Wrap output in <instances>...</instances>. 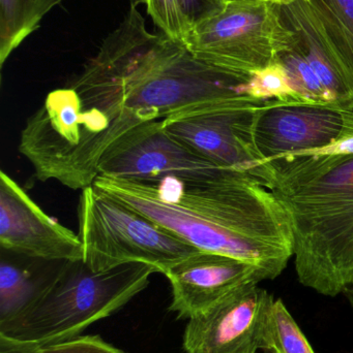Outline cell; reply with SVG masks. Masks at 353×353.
<instances>
[{
    "instance_id": "obj_1",
    "label": "cell",
    "mask_w": 353,
    "mask_h": 353,
    "mask_svg": "<svg viewBox=\"0 0 353 353\" xmlns=\"http://www.w3.org/2000/svg\"><path fill=\"white\" fill-rule=\"evenodd\" d=\"M93 186L201 251L234 257L279 277L294 257L289 216L246 172L213 182H137L99 176Z\"/></svg>"
},
{
    "instance_id": "obj_2",
    "label": "cell",
    "mask_w": 353,
    "mask_h": 353,
    "mask_svg": "<svg viewBox=\"0 0 353 353\" xmlns=\"http://www.w3.org/2000/svg\"><path fill=\"white\" fill-rule=\"evenodd\" d=\"M249 174L289 216L300 283L325 296L352 286L353 154L284 155Z\"/></svg>"
},
{
    "instance_id": "obj_3",
    "label": "cell",
    "mask_w": 353,
    "mask_h": 353,
    "mask_svg": "<svg viewBox=\"0 0 353 353\" xmlns=\"http://www.w3.org/2000/svg\"><path fill=\"white\" fill-rule=\"evenodd\" d=\"M120 62L124 105L149 120L233 105H259L245 93L248 81L195 57L184 43L149 32L131 6L110 33Z\"/></svg>"
},
{
    "instance_id": "obj_4",
    "label": "cell",
    "mask_w": 353,
    "mask_h": 353,
    "mask_svg": "<svg viewBox=\"0 0 353 353\" xmlns=\"http://www.w3.org/2000/svg\"><path fill=\"white\" fill-rule=\"evenodd\" d=\"M147 121L124 105L120 92L72 83L50 92L27 119L19 151L39 180L82 191L93 186L108 150Z\"/></svg>"
},
{
    "instance_id": "obj_5",
    "label": "cell",
    "mask_w": 353,
    "mask_h": 353,
    "mask_svg": "<svg viewBox=\"0 0 353 353\" xmlns=\"http://www.w3.org/2000/svg\"><path fill=\"white\" fill-rule=\"evenodd\" d=\"M155 273L145 263L95 272L83 259L62 261L29 306L0 325V334L41 347L79 337L145 290Z\"/></svg>"
},
{
    "instance_id": "obj_6",
    "label": "cell",
    "mask_w": 353,
    "mask_h": 353,
    "mask_svg": "<svg viewBox=\"0 0 353 353\" xmlns=\"http://www.w3.org/2000/svg\"><path fill=\"white\" fill-rule=\"evenodd\" d=\"M78 222L83 261L95 272L145 263L165 275L201 251L93 185L81 192Z\"/></svg>"
},
{
    "instance_id": "obj_7",
    "label": "cell",
    "mask_w": 353,
    "mask_h": 353,
    "mask_svg": "<svg viewBox=\"0 0 353 353\" xmlns=\"http://www.w3.org/2000/svg\"><path fill=\"white\" fill-rule=\"evenodd\" d=\"M292 43L294 33L273 0H228L193 26L184 41L201 61L245 81L277 61Z\"/></svg>"
},
{
    "instance_id": "obj_8",
    "label": "cell",
    "mask_w": 353,
    "mask_h": 353,
    "mask_svg": "<svg viewBox=\"0 0 353 353\" xmlns=\"http://www.w3.org/2000/svg\"><path fill=\"white\" fill-rule=\"evenodd\" d=\"M236 172L240 171L218 167L189 150L164 130L162 120L133 128L108 150L99 167V176L144 183L213 182Z\"/></svg>"
},
{
    "instance_id": "obj_9",
    "label": "cell",
    "mask_w": 353,
    "mask_h": 353,
    "mask_svg": "<svg viewBox=\"0 0 353 353\" xmlns=\"http://www.w3.org/2000/svg\"><path fill=\"white\" fill-rule=\"evenodd\" d=\"M263 103L189 112L162 119V125L171 138L209 163L250 173L261 161L254 120Z\"/></svg>"
},
{
    "instance_id": "obj_10",
    "label": "cell",
    "mask_w": 353,
    "mask_h": 353,
    "mask_svg": "<svg viewBox=\"0 0 353 353\" xmlns=\"http://www.w3.org/2000/svg\"><path fill=\"white\" fill-rule=\"evenodd\" d=\"M274 296L252 283L189 319L186 353H258L259 336Z\"/></svg>"
},
{
    "instance_id": "obj_11",
    "label": "cell",
    "mask_w": 353,
    "mask_h": 353,
    "mask_svg": "<svg viewBox=\"0 0 353 353\" xmlns=\"http://www.w3.org/2000/svg\"><path fill=\"white\" fill-rule=\"evenodd\" d=\"M0 244L6 250L31 259H83L78 234L48 216L3 171L0 173Z\"/></svg>"
},
{
    "instance_id": "obj_12",
    "label": "cell",
    "mask_w": 353,
    "mask_h": 353,
    "mask_svg": "<svg viewBox=\"0 0 353 353\" xmlns=\"http://www.w3.org/2000/svg\"><path fill=\"white\" fill-rule=\"evenodd\" d=\"M343 124V114L335 110L265 101L255 115V146L261 161L315 150L333 144Z\"/></svg>"
},
{
    "instance_id": "obj_13",
    "label": "cell",
    "mask_w": 353,
    "mask_h": 353,
    "mask_svg": "<svg viewBox=\"0 0 353 353\" xmlns=\"http://www.w3.org/2000/svg\"><path fill=\"white\" fill-rule=\"evenodd\" d=\"M165 276L171 284L170 311L182 319L204 312L238 288L267 280L250 263L207 251L180 261Z\"/></svg>"
},
{
    "instance_id": "obj_14",
    "label": "cell",
    "mask_w": 353,
    "mask_h": 353,
    "mask_svg": "<svg viewBox=\"0 0 353 353\" xmlns=\"http://www.w3.org/2000/svg\"><path fill=\"white\" fill-rule=\"evenodd\" d=\"M282 17L294 33V46L318 77L334 109L353 108V76L309 0L280 4Z\"/></svg>"
},
{
    "instance_id": "obj_15",
    "label": "cell",
    "mask_w": 353,
    "mask_h": 353,
    "mask_svg": "<svg viewBox=\"0 0 353 353\" xmlns=\"http://www.w3.org/2000/svg\"><path fill=\"white\" fill-rule=\"evenodd\" d=\"M64 0H0V65Z\"/></svg>"
},
{
    "instance_id": "obj_16",
    "label": "cell",
    "mask_w": 353,
    "mask_h": 353,
    "mask_svg": "<svg viewBox=\"0 0 353 353\" xmlns=\"http://www.w3.org/2000/svg\"><path fill=\"white\" fill-rule=\"evenodd\" d=\"M259 350L265 353H315L281 299L274 301L267 310Z\"/></svg>"
},
{
    "instance_id": "obj_17",
    "label": "cell",
    "mask_w": 353,
    "mask_h": 353,
    "mask_svg": "<svg viewBox=\"0 0 353 353\" xmlns=\"http://www.w3.org/2000/svg\"><path fill=\"white\" fill-rule=\"evenodd\" d=\"M48 279L37 281L27 270L2 259L0 263V325L8 323L27 308Z\"/></svg>"
},
{
    "instance_id": "obj_18",
    "label": "cell",
    "mask_w": 353,
    "mask_h": 353,
    "mask_svg": "<svg viewBox=\"0 0 353 353\" xmlns=\"http://www.w3.org/2000/svg\"><path fill=\"white\" fill-rule=\"evenodd\" d=\"M278 61L281 62L285 68L290 85L303 105L335 110L331 97L318 77L294 46V37L292 47L280 54Z\"/></svg>"
},
{
    "instance_id": "obj_19",
    "label": "cell",
    "mask_w": 353,
    "mask_h": 353,
    "mask_svg": "<svg viewBox=\"0 0 353 353\" xmlns=\"http://www.w3.org/2000/svg\"><path fill=\"white\" fill-rule=\"evenodd\" d=\"M353 76V0H309Z\"/></svg>"
},
{
    "instance_id": "obj_20",
    "label": "cell",
    "mask_w": 353,
    "mask_h": 353,
    "mask_svg": "<svg viewBox=\"0 0 353 353\" xmlns=\"http://www.w3.org/2000/svg\"><path fill=\"white\" fill-rule=\"evenodd\" d=\"M244 91L261 103L276 101L283 105H303L290 85L285 68L278 60L254 72Z\"/></svg>"
},
{
    "instance_id": "obj_21",
    "label": "cell",
    "mask_w": 353,
    "mask_h": 353,
    "mask_svg": "<svg viewBox=\"0 0 353 353\" xmlns=\"http://www.w3.org/2000/svg\"><path fill=\"white\" fill-rule=\"evenodd\" d=\"M147 12L164 35L184 43L192 26L180 0H146Z\"/></svg>"
},
{
    "instance_id": "obj_22",
    "label": "cell",
    "mask_w": 353,
    "mask_h": 353,
    "mask_svg": "<svg viewBox=\"0 0 353 353\" xmlns=\"http://www.w3.org/2000/svg\"><path fill=\"white\" fill-rule=\"evenodd\" d=\"M39 353H124L99 336H79L66 341L43 346Z\"/></svg>"
},
{
    "instance_id": "obj_23",
    "label": "cell",
    "mask_w": 353,
    "mask_h": 353,
    "mask_svg": "<svg viewBox=\"0 0 353 353\" xmlns=\"http://www.w3.org/2000/svg\"><path fill=\"white\" fill-rule=\"evenodd\" d=\"M228 0H180L191 26L207 20L223 8Z\"/></svg>"
},
{
    "instance_id": "obj_24",
    "label": "cell",
    "mask_w": 353,
    "mask_h": 353,
    "mask_svg": "<svg viewBox=\"0 0 353 353\" xmlns=\"http://www.w3.org/2000/svg\"><path fill=\"white\" fill-rule=\"evenodd\" d=\"M39 348L37 344L10 339L0 334V353H39Z\"/></svg>"
},
{
    "instance_id": "obj_25",
    "label": "cell",
    "mask_w": 353,
    "mask_h": 353,
    "mask_svg": "<svg viewBox=\"0 0 353 353\" xmlns=\"http://www.w3.org/2000/svg\"><path fill=\"white\" fill-rule=\"evenodd\" d=\"M343 294L344 296L347 299L350 306H352L353 309V285L350 286V288H346V290L343 292Z\"/></svg>"
},
{
    "instance_id": "obj_26",
    "label": "cell",
    "mask_w": 353,
    "mask_h": 353,
    "mask_svg": "<svg viewBox=\"0 0 353 353\" xmlns=\"http://www.w3.org/2000/svg\"><path fill=\"white\" fill-rule=\"evenodd\" d=\"M131 6H138L139 4H146V0H130Z\"/></svg>"
},
{
    "instance_id": "obj_27",
    "label": "cell",
    "mask_w": 353,
    "mask_h": 353,
    "mask_svg": "<svg viewBox=\"0 0 353 353\" xmlns=\"http://www.w3.org/2000/svg\"><path fill=\"white\" fill-rule=\"evenodd\" d=\"M273 1H275L276 3L278 4H288L292 3V2L296 1V0H273Z\"/></svg>"
}]
</instances>
